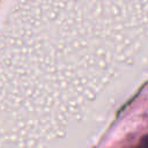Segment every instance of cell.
Here are the masks:
<instances>
[{"instance_id":"cell-1","label":"cell","mask_w":148,"mask_h":148,"mask_svg":"<svg viewBox=\"0 0 148 148\" xmlns=\"http://www.w3.org/2000/svg\"><path fill=\"white\" fill-rule=\"evenodd\" d=\"M147 143H148V140H147Z\"/></svg>"}]
</instances>
